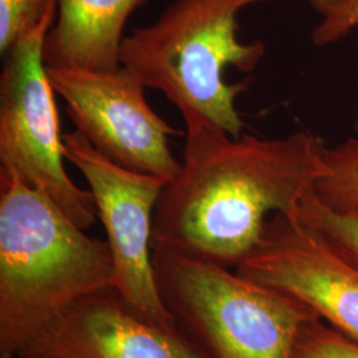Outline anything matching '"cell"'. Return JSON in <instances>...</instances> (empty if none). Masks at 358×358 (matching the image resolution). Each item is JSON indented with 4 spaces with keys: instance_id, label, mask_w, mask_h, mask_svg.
Wrapping results in <instances>:
<instances>
[{
    "instance_id": "6da1fadb",
    "label": "cell",
    "mask_w": 358,
    "mask_h": 358,
    "mask_svg": "<svg viewBox=\"0 0 358 358\" xmlns=\"http://www.w3.org/2000/svg\"><path fill=\"white\" fill-rule=\"evenodd\" d=\"M178 174L159 195L152 250L238 268L275 214L296 215L328 171L327 146L309 131L282 138L232 137L186 125Z\"/></svg>"
},
{
    "instance_id": "7a4b0ae2",
    "label": "cell",
    "mask_w": 358,
    "mask_h": 358,
    "mask_svg": "<svg viewBox=\"0 0 358 358\" xmlns=\"http://www.w3.org/2000/svg\"><path fill=\"white\" fill-rule=\"evenodd\" d=\"M43 190L0 170V357L20 350L87 294L115 288L106 241Z\"/></svg>"
},
{
    "instance_id": "3957f363",
    "label": "cell",
    "mask_w": 358,
    "mask_h": 358,
    "mask_svg": "<svg viewBox=\"0 0 358 358\" xmlns=\"http://www.w3.org/2000/svg\"><path fill=\"white\" fill-rule=\"evenodd\" d=\"M266 0H174L152 24L124 38L120 63L146 88L161 92L185 125L207 124L243 134L235 100L248 81L229 84L230 66L250 73L264 57L262 40L243 43L238 15Z\"/></svg>"
},
{
    "instance_id": "277c9868",
    "label": "cell",
    "mask_w": 358,
    "mask_h": 358,
    "mask_svg": "<svg viewBox=\"0 0 358 358\" xmlns=\"http://www.w3.org/2000/svg\"><path fill=\"white\" fill-rule=\"evenodd\" d=\"M153 267L176 328L205 358H292L301 329L317 317L235 269L167 251H153Z\"/></svg>"
},
{
    "instance_id": "5b68a950",
    "label": "cell",
    "mask_w": 358,
    "mask_h": 358,
    "mask_svg": "<svg viewBox=\"0 0 358 358\" xmlns=\"http://www.w3.org/2000/svg\"><path fill=\"white\" fill-rule=\"evenodd\" d=\"M56 7L3 56L0 75V170L47 192L83 230L90 229L97 207L90 190L78 187L64 166V134L47 66L44 43Z\"/></svg>"
},
{
    "instance_id": "8992f818",
    "label": "cell",
    "mask_w": 358,
    "mask_h": 358,
    "mask_svg": "<svg viewBox=\"0 0 358 358\" xmlns=\"http://www.w3.org/2000/svg\"><path fill=\"white\" fill-rule=\"evenodd\" d=\"M55 93L77 131L108 159L129 170L170 182L180 162L170 150V137L185 133L157 115L146 87L128 68H47Z\"/></svg>"
},
{
    "instance_id": "52a82bcc",
    "label": "cell",
    "mask_w": 358,
    "mask_h": 358,
    "mask_svg": "<svg viewBox=\"0 0 358 358\" xmlns=\"http://www.w3.org/2000/svg\"><path fill=\"white\" fill-rule=\"evenodd\" d=\"M65 159L84 176L106 232L115 263V289L142 317L176 327L154 276L153 220L167 180L120 166L80 131L64 134Z\"/></svg>"
},
{
    "instance_id": "ba28073f",
    "label": "cell",
    "mask_w": 358,
    "mask_h": 358,
    "mask_svg": "<svg viewBox=\"0 0 358 358\" xmlns=\"http://www.w3.org/2000/svg\"><path fill=\"white\" fill-rule=\"evenodd\" d=\"M235 271L299 300L358 344V264L297 214L269 217L262 242Z\"/></svg>"
},
{
    "instance_id": "9c48e42d",
    "label": "cell",
    "mask_w": 358,
    "mask_h": 358,
    "mask_svg": "<svg viewBox=\"0 0 358 358\" xmlns=\"http://www.w3.org/2000/svg\"><path fill=\"white\" fill-rule=\"evenodd\" d=\"M16 358H205L176 327L142 317L115 288L77 300Z\"/></svg>"
},
{
    "instance_id": "30bf717a",
    "label": "cell",
    "mask_w": 358,
    "mask_h": 358,
    "mask_svg": "<svg viewBox=\"0 0 358 358\" xmlns=\"http://www.w3.org/2000/svg\"><path fill=\"white\" fill-rule=\"evenodd\" d=\"M44 43L47 68L115 69L129 17L148 0H55Z\"/></svg>"
},
{
    "instance_id": "8fae6325",
    "label": "cell",
    "mask_w": 358,
    "mask_h": 358,
    "mask_svg": "<svg viewBox=\"0 0 358 358\" xmlns=\"http://www.w3.org/2000/svg\"><path fill=\"white\" fill-rule=\"evenodd\" d=\"M328 171L315 192L333 210L358 215V136L327 148Z\"/></svg>"
},
{
    "instance_id": "7c38bea8",
    "label": "cell",
    "mask_w": 358,
    "mask_h": 358,
    "mask_svg": "<svg viewBox=\"0 0 358 358\" xmlns=\"http://www.w3.org/2000/svg\"><path fill=\"white\" fill-rule=\"evenodd\" d=\"M297 217L358 264V215L333 210L313 190L301 202Z\"/></svg>"
},
{
    "instance_id": "4fadbf2b",
    "label": "cell",
    "mask_w": 358,
    "mask_h": 358,
    "mask_svg": "<svg viewBox=\"0 0 358 358\" xmlns=\"http://www.w3.org/2000/svg\"><path fill=\"white\" fill-rule=\"evenodd\" d=\"M55 7V0H0V53L38 27Z\"/></svg>"
},
{
    "instance_id": "5bb4252c",
    "label": "cell",
    "mask_w": 358,
    "mask_h": 358,
    "mask_svg": "<svg viewBox=\"0 0 358 358\" xmlns=\"http://www.w3.org/2000/svg\"><path fill=\"white\" fill-rule=\"evenodd\" d=\"M292 358H358V344L315 317L299 334Z\"/></svg>"
},
{
    "instance_id": "9a60e30c",
    "label": "cell",
    "mask_w": 358,
    "mask_h": 358,
    "mask_svg": "<svg viewBox=\"0 0 358 358\" xmlns=\"http://www.w3.org/2000/svg\"><path fill=\"white\" fill-rule=\"evenodd\" d=\"M358 27V0H346L332 13L322 16V20L312 32V41L319 45H329Z\"/></svg>"
},
{
    "instance_id": "2e32d148",
    "label": "cell",
    "mask_w": 358,
    "mask_h": 358,
    "mask_svg": "<svg viewBox=\"0 0 358 358\" xmlns=\"http://www.w3.org/2000/svg\"><path fill=\"white\" fill-rule=\"evenodd\" d=\"M346 0H309L310 6L319 11V13L325 16L329 13H332L333 10H336L338 6H341Z\"/></svg>"
},
{
    "instance_id": "e0dca14e",
    "label": "cell",
    "mask_w": 358,
    "mask_h": 358,
    "mask_svg": "<svg viewBox=\"0 0 358 358\" xmlns=\"http://www.w3.org/2000/svg\"><path fill=\"white\" fill-rule=\"evenodd\" d=\"M355 130H356V134L358 136V117L357 120H356V122H355Z\"/></svg>"
}]
</instances>
